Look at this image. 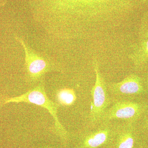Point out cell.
<instances>
[{
    "label": "cell",
    "mask_w": 148,
    "mask_h": 148,
    "mask_svg": "<svg viewBox=\"0 0 148 148\" xmlns=\"http://www.w3.org/2000/svg\"><path fill=\"white\" fill-rule=\"evenodd\" d=\"M35 20L63 40H103L121 26L135 0H33Z\"/></svg>",
    "instance_id": "1"
},
{
    "label": "cell",
    "mask_w": 148,
    "mask_h": 148,
    "mask_svg": "<svg viewBox=\"0 0 148 148\" xmlns=\"http://www.w3.org/2000/svg\"><path fill=\"white\" fill-rule=\"evenodd\" d=\"M31 103L47 110L54 119L56 132L64 140L68 139L69 133L60 122L57 116L58 104L54 103L48 98L44 86L42 84L19 96L0 97V107L8 103Z\"/></svg>",
    "instance_id": "2"
},
{
    "label": "cell",
    "mask_w": 148,
    "mask_h": 148,
    "mask_svg": "<svg viewBox=\"0 0 148 148\" xmlns=\"http://www.w3.org/2000/svg\"><path fill=\"white\" fill-rule=\"evenodd\" d=\"M92 66L95 78L91 90L92 102L89 114L90 126H95L101 122L103 114L112 103L108 90L107 83L101 73L97 59H93Z\"/></svg>",
    "instance_id": "3"
},
{
    "label": "cell",
    "mask_w": 148,
    "mask_h": 148,
    "mask_svg": "<svg viewBox=\"0 0 148 148\" xmlns=\"http://www.w3.org/2000/svg\"><path fill=\"white\" fill-rule=\"evenodd\" d=\"M15 38L24 49L27 81L37 82L46 74L56 69V64L52 60L33 50L23 39L18 37H16Z\"/></svg>",
    "instance_id": "4"
},
{
    "label": "cell",
    "mask_w": 148,
    "mask_h": 148,
    "mask_svg": "<svg viewBox=\"0 0 148 148\" xmlns=\"http://www.w3.org/2000/svg\"><path fill=\"white\" fill-rule=\"evenodd\" d=\"M145 112V101L139 100L113 101L103 114L101 122L125 121L137 123Z\"/></svg>",
    "instance_id": "5"
},
{
    "label": "cell",
    "mask_w": 148,
    "mask_h": 148,
    "mask_svg": "<svg viewBox=\"0 0 148 148\" xmlns=\"http://www.w3.org/2000/svg\"><path fill=\"white\" fill-rule=\"evenodd\" d=\"M107 87L112 101L138 100L147 94L143 78L131 74L118 82L107 83Z\"/></svg>",
    "instance_id": "6"
},
{
    "label": "cell",
    "mask_w": 148,
    "mask_h": 148,
    "mask_svg": "<svg viewBox=\"0 0 148 148\" xmlns=\"http://www.w3.org/2000/svg\"><path fill=\"white\" fill-rule=\"evenodd\" d=\"M114 121L102 122L82 134L78 148H108L113 138Z\"/></svg>",
    "instance_id": "7"
},
{
    "label": "cell",
    "mask_w": 148,
    "mask_h": 148,
    "mask_svg": "<svg viewBox=\"0 0 148 148\" xmlns=\"http://www.w3.org/2000/svg\"><path fill=\"white\" fill-rule=\"evenodd\" d=\"M143 142L137 123L115 121L113 138L108 148H139Z\"/></svg>",
    "instance_id": "8"
},
{
    "label": "cell",
    "mask_w": 148,
    "mask_h": 148,
    "mask_svg": "<svg viewBox=\"0 0 148 148\" xmlns=\"http://www.w3.org/2000/svg\"><path fill=\"white\" fill-rule=\"evenodd\" d=\"M128 57L135 70L145 68L148 64V39L139 40L133 44Z\"/></svg>",
    "instance_id": "9"
},
{
    "label": "cell",
    "mask_w": 148,
    "mask_h": 148,
    "mask_svg": "<svg viewBox=\"0 0 148 148\" xmlns=\"http://www.w3.org/2000/svg\"><path fill=\"white\" fill-rule=\"evenodd\" d=\"M56 98L58 104L69 107L72 106L75 103L77 100V96L73 89L66 88L57 91Z\"/></svg>",
    "instance_id": "10"
},
{
    "label": "cell",
    "mask_w": 148,
    "mask_h": 148,
    "mask_svg": "<svg viewBox=\"0 0 148 148\" xmlns=\"http://www.w3.org/2000/svg\"><path fill=\"white\" fill-rule=\"evenodd\" d=\"M137 125L143 142L148 143V114H143Z\"/></svg>",
    "instance_id": "11"
},
{
    "label": "cell",
    "mask_w": 148,
    "mask_h": 148,
    "mask_svg": "<svg viewBox=\"0 0 148 148\" xmlns=\"http://www.w3.org/2000/svg\"><path fill=\"white\" fill-rule=\"evenodd\" d=\"M138 36L139 40L148 39V11L144 13L141 18Z\"/></svg>",
    "instance_id": "12"
},
{
    "label": "cell",
    "mask_w": 148,
    "mask_h": 148,
    "mask_svg": "<svg viewBox=\"0 0 148 148\" xmlns=\"http://www.w3.org/2000/svg\"><path fill=\"white\" fill-rule=\"evenodd\" d=\"M143 78L146 91L147 94H148V72Z\"/></svg>",
    "instance_id": "13"
},
{
    "label": "cell",
    "mask_w": 148,
    "mask_h": 148,
    "mask_svg": "<svg viewBox=\"0 0 148 148\" xmlns=\"http://www.w3.org/2000/svg\"><path fill=\"white\" fill-rule=\"evenodd\" d=\"M145 113L148 114V101H145Z\"/></svg>",
    "instance_id": "14"
},
{
    "label": "cell",
    "mask_w": 148,
    "mask_h": 148,
    "mask_svg": "<svg viewBox=\"0 0 148 148\" xmlns=\"http://www.w3.org/2000/svg\"><path fill=\"white\" fill-rule=\"evenodd\" d=\"M141 148H148V143L143 142V143L141 144Z\"/></svg>",
    "instance_id": "15"
},
{
    "label": "cell",
    "mask_w": 148,
    "mask_h": 148,
    "mask_svg": "<svg viewBox=\"0 0 148 148\" xmlns=\"http://www.w3.org/2000/svg\"><path fill=\"white\" fill-rule=\"evenodd\" d=\"M141 2L142 3H148V0H141Z\"/></svg>",
    "instance_id": "16"
},
{
    "label": "cell",
    "mask_w": 148,
    "mask_h": 148,
    "mask_svg": "<svg viewBox=\"0 0 148 148\" xmlns=\"http://www.w3.org/2000/svg\"><path fill=\"white\" fill-rule=\"evenodd\" d=\"M139 148H141V145H140V147H139Z\"/></svg>",
    "instance_id": "17"
},
{
    "label": "cell",
    "mask_w": 148,
    "mask_h": 148,
    "mask_svg": "<svg viewBox=\"0 0 148 148\" xmlns=\"http://www.w3.org/2000/svg\"></svg>",
    "instance_id": "18"
}]
</instances>
